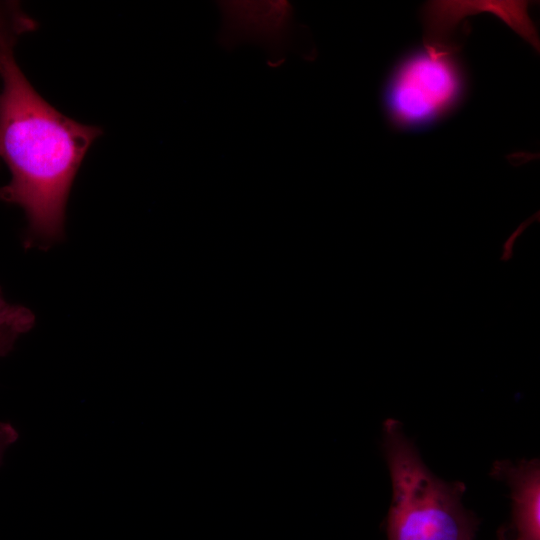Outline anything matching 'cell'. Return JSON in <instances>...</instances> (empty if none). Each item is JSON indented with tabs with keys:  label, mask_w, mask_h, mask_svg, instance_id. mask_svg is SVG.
Instances as JSON below:
<instances>
[{
	"label": "cell",
	"mask_w": 540,
	"mask_h": 540,
	"mask_svg": "<svg viewBox=\"0 0 540 540\" xmlns=\"http://www.w3.org/2000/svg\"><path fill=\"white\" fill-rule=\"evenodd\" d=\"M0 81V158L11 176L0 199L23 209L28 244L50 243L62 236L72 182L101 129L43 99L19 67L14 47L0 54Z\"/></svg>",
	"instance_id": "1"
},
{
	"label": "cell",
	"mask_w": 540,
	"mask_h": 540,
	"mask_svg": "<svg viewBox=\"0 0 540 540\" xmlns=\"http://www.w3.org/2000/svg\"><path fill=\"white\" fill-rule=\"evenodd\" d=\"M382 448L392 491L386 540H474L480 520L463 504L465 484L435 475L398 420L384 421Z\"/></svg>",
	"instance_id": "2"
},
{
	"label": "cell",
	"mask_w": 540,
	"mask_h": 540,
	"mask_svg": "<svg viewBox=\"0 0 540 540\" xmlns=\"http://www.w3.org/2000/svg\"><path fill=\"white\" fill-rule=\"evenodd\" d=\"M453 53L423 46L397 64L383 96L392 124L424 129L457 106L464 93V76Z\"/></svg>",
	"instance_id": "3"
},
{
	"label": "cell",
	"mask_w": 540,
	"mask_h": 540,
	"mask_svg": "<svg viewBox=\"0 0 540 540\" xmlns=\"http://www.w3.org/2000/svg\"><path fill=\"white\" fill-rule=\"evenodd\" d=\"M220 43L231 48L241 42L259 44L273 54L290 44L294 33V9L285 0L221 1Z\"/></svg>",
	"instance_id": "4"
},
{
	"label": "cell",
	"mask_w": 540,
	"mask_h": 540,
	"mask_svg": "<svg viewBox=\"0 0 540 540\" xmlns=\"http://www.w3.org/2000/svg\"><path fill=\"white\" fill-rule=\"evenodd\" d=\"M488 12L496 15L522 38L539 50L536 28L528 15L526 1H431L424 6V46L455 52L451 37L459 22L468 15Z\"/></svg>",
	"instance_id": "5"
},
{
	"label": "cell",
	"mask_w": 540,
	"mask_h": 540,
	"mask_svg": "<svg viewBox=\"0 0 540 540\" xmlns=\"http://www.w3.org/2000/svg\"><path fill=\"white\" fill-rule=\"evenodd\" d=\"M491 476L506 483L511 520L499 534L504 540H540V463L537 458L496 461Z\"/></svg>",
	"instance_id": "6"
},
{
	"label": "cell",
	"mask_w": 540,
	"mask_h": 540,
	"mask_svg": "<svg viewBox=\"0 0 540 540\" xmlns=\"http://www.w3.org/2000/svg\"><path fill=\"white\" fill-rule=\"evenodd\" d=\"M33 323L34 316L28 309L7 302L0 292V356L9 352Z\"/></svg>",
	"instance_id": "7"
},
{
	"label": "cell",
	"mask_w": 540,
	"mask_h": 540,
	"mask_svg": "<svg viewBox=\"0 0 540 540\" xmlns=\"http://www.w3.org/2000/svg\"><path fill=\"white\" fill-rule=\"evenodd\" d=\"M36 23L18 2L0 1V54L14 47L18 38L34 30Z\"/></svg>",
	"instance_id": "8"
},
{
	"label": "cell",
	"mask_w": 540,
	"mask_h": 540,
	"mask_svg": "<svg viewBox=\"0 0 540 540\" xmlns=\"http://www.w3.org/2000/svg\"><path fill=\"white\" fill-rule=\"evenodd\" d=\"M539 214H534L531 218L525 220L522 222L515 231L509 236V238L505 241V243L502 245V255L500 257L501 261H509L513 257V247L516 239L523 233V231L529 226L531 223L535 221V219H538Z\"/></svg>",
	"instance_id": "9"
},
{
	"label": "cell",
	"mask_w": 540,
	"mask_h": 540,
	"mask_svg": "<svg viewBox=\"0 0 540 540\" xmlns=\"http://www.w3.org/2000/svg\"><path fill=\"white\" fill-rule=\"evenodd\" d=\"M18 438L16 429L9 423H0V462L4 451Z\"/></svg>",
	"instance_id": "10"
},
{
	"label": "cell",
	"mask_w": 540,
	"mask_h": 540,
	"mask_svg": "<svg viewBox=\"0 0 540 540\" xmlns=\"http://www.w3.org/2000/svg\"><path fill=\"white\" fill-rule=\"evenodd\" d=\"M497 540H504L501 536H498Z\"/></svg>",
	"instance_id": "11"
}]
</instances>
